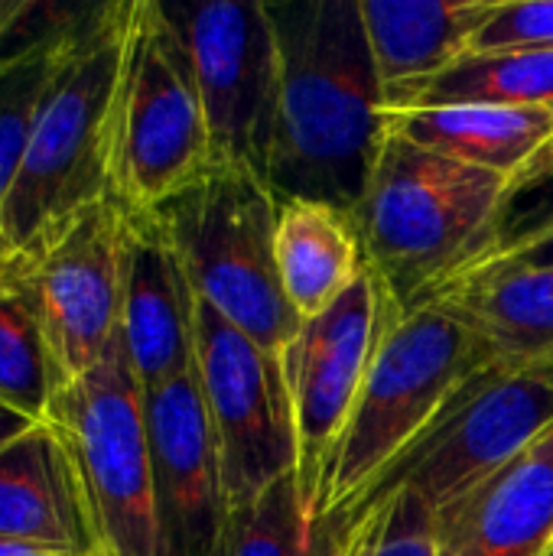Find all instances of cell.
Segmentation results:
<instances>
[{
    "label": "cell",
    "mask_w": 553,
    "mask_h": 556,
    "mask_svg": "<svg viewBox=\"0 0 553 556\" xmlns=\"http://www.w3.org/2000/svg\"><path fill=\"white\" fill-rule=\"evenodd\" d=\"M553 430L437 511V556H548Z\"/></svg>",
    "instance_id": "obj_15"
},
{
    "label": "cell",
    "mask_w": 553,
    "mask_h": 556,
    "mask_svg": "<svg viewBox=\"0 0 553 556\" xmlns=\"http://www.w3.org/2000/svg\"><path fill=\"white\" fill-rule=\"evenodd\" d=\"M342 538L303 505L297 476H284L251 502L231 505L215 556H339Z\"/></svg>",
    "instance_id": "obj_22"
},
{
    "label": "cell",
    "mask_w": 553,
    "mask_h": 556,
    "mask_svg": "<svg viewBox=\"0 0 553 556\" xmlns=\"http://www.w3.org/2000/svg\"><path fill=\"white\" fill-rule=\"evenodd\" d=\"M0 538L101 556L78 472L46 420L0 450Z\"/></svg>",
    "instance_id": "obj_17"
},
{
    "label": "cell",
    "mask_w": 553,
    "mask_h": 556,
    "mask_svg": "<svg viewBox=\"0 0 553 556\" xmlns=\"http://www.w3.org/2000/svg\"><path fill=\"white\" fill-rule=\"evenodd\" d=\"M46 424L78 472L101 556H166L143 388L121 336L88 375L55 394Z\"/></svg>",
    "instance_id": "obj_7"
},
{
    "label": "cell",
    "mask_w": 553,
    "mask_h": 556,
    "mask_svg": "<svg viewBox=\"0 0 553 556\" xmlns=\"http://www.w3.org/2000/svg\"><path fill=\"white\" fill-rule=\"evenodd\" d=\"M385 303L388 313L362 394L319 479L316 518L332 531L381 472L424 437L456 388L492 362L440 303L407 313L388 293Z\"/></svg>",
    "instance_id": "obj_4"
},
{
    "label": "cell",
    "mask_w": 553,
    "mask_h": 556,
    "mask_svg": "<svg viewBox=\"0 0 553 556\" xmlns=\"http://www.w3.org/2000/svg\"><path fill=\"white\" fill-rule=\"evenodd\" d=\"M548 556H553V547H551V554H548Z\"/></svg>",
    "instance_id": "obj_33"
},
{
    "label": "cell",
    "mask_w": 553,
    "mask_h": 556,
    "mask_svg": "<svg viewBox=\"0 0 553 556\" xmlns=\"http://www.w3.org/2000/svg\"><path fill=\"white\" fill-rule=\"evenodd\" d=\"M124 244L127 208L104 199L23 277L65 384L88 375L121 336Z\"/></svg>",
    "instance_id": "obj_12"
},
{
    "label": "cell",
    "mask_w": 553,
    "mask_h": 556,
    "mask_svg": "<svg viewBox=\"0 0 553 556\" xmlns=\"http://www.w3.org/2000/svg\"><path fill=\"white\" fill-rule=\"evenodd\" d=\"M143 407L163 554L215 556L228 502L196 368L143 391Z\"/></svg>",
    "instance_id": "obj_13"
},
{
    "label": "cell",
    "mask_w": 553,
    "mask_h": 556,
    "mask_svg": "<svg viewBox=\"0 0 553 556\" xmlns=\"http://www.w3.org/2000/svg\"><path fill=\"white\" fill-rule=\"evenodd\" d=\"M443 101H499L553 111V46L469 55L450 72H443L437 81H430L404 108Z\"/></svg>",
    "instance_id": "obj_24"
},
{
    "label": "cell",
    "mask_w": 553,
    "mask_h": 556,
    "mask_svg": "<svg viewBox=\"0 0 553 556\" xmlns=\"http://www.w3.org/2000/svg\"><path fill=\"white\" fill-rule=\"evenodd\" d=\"M65 378L46 342L36 300L23 280H0V404L46 420Z\"/></svg>",
    "instance_id": "obj_23"
},
{
    "label": "cell",
    "mask_w": 553,
    "mask_h": 556,
    "mask_svg": "<svg viewBox=\"0 0 553 556\" xmlns=\"http://www.w3.org/2000/svg\"><path fill=\"white\" fill-rule=\"evenodd\" d=\"M385 111L411 104L430 81L473 55L499 0H359Z\"/></svg>",
    "instance_id": "obj_16"
},
{
    "label": "cell",
    "mask_w": 553,
    "mask_h": 556,
    "mask_svg": "<svg viewBox=\"0 0 553 556\" xmlns=\"http://www.w3.org/2000/svg\"><path fill=\"white\" fill-rule=\"evenodd\" d=\"M528 46H553V0H499L473 46V55Z\"/></svg>",
    "instance_id": "obj_27"
},
{
    "label": "cell",
    "mask_w": 553,
    "mask_h": 556,
    "mask_svg": "<svg viewBox=\"0 0 553 556\" xmlns=\"http://www.w3.org/2000/svg\"><path fill=\"white\" fill-rule=\"evenodd\" d=\"M196 290L153 212H127L121 342L143 391L196 368Z\"/></svg>",
    "instance_id": "obj_14"
},
{
    "label": "cell",
    "mask_w": 553,
    "mask_h": 556,
    "mask_svg": "<svg viewBox=\"0 0 553 556\" xmlns=\"http://www.w3.org/2000/svg\"><path fill=\"white\" fill-rule=\"evenodd\" d=\"M339 556H349V551H345V544H342V551H339Z\"/></svg>",
    "instance_id": "obj_32"
},
{
    "label": "cell",
    "mask_w": 553,
    "mask_h": 556,
    "mask_svg": "<svg viewBox=\"0 0 553 556\" xmlns=\"http://www.w3.org/2000/svg\"><path fill=\"white\" fill-rule=\"evenodd\" d=\"M385 130L508 182L553 140L551 108L443 101L385 111Z\"/></svg>",
    "instance_id": "obj_18"
},
{
    "label": "cell",
    "mask_w": 553,
    "mask_h": 556,
    "mask_svg": "<svg viewBox=\"0 0 553 556\" xmlns=\"http://www.w3.org/2000/svg\"><path fill=\"white\" fill-rule=\"evenodd\" d=\"M492 264H508V267H531V270H553V231H548L544 238L492 261Z\"/></svg>",
    "instance_id": "obj_28"
},
{
    "label": "cell",
    "mask_w": 553,
    "mask_h": 556,
    "mask_svg": "<svg viewBox=\"0 0 553 556\" xmlns=\"http://www.w3.org/2000/svg\"><path fill=\"white\" fill-rule=\"evenodd\" d=\"M130 0L95 3L49 88L0 205V280H23L111 195L114 94Z\"/></svg>",
    "instance_id": "obj_2"
},
{
    "label": "cell",
    "mask_w": 553,
    "mask_h": 556,
    "mask_svg": "<svg viewBox=\"0 0 553 556\" xmlns=\"http://www.w3.org/2000/svg\"><path fill=\"white\" fill-rule=\"evenodd\" d=\"M385 313V290L365 264L339 303L313 319H300L280 355L297 440V485L313 518L323 469L362 394Z\"/></svg>",
    "instance_id": "obj_11"
},
{
    "label": "cell",
    "mask_w": 553,
    "mask_h": 556,
    "mask_svg": "<svg viewBox=\"0 0 553 556\" xmlns=\"http://www.w3.org/2000/svg\"><path fill=\"white\" fill-rule=\"evenodd\" d=\"M192 62L215 166L248 169L267 182L277 111V39L264 3H166Z\"/></svg>",
    "instance_id": "obj_9"
},
{
    "label": "cell",
    "mask_w": 553,
    "mask_h": 556,
    "mask_svg": "<svg viewBox=\"0 0 553 556\" xmlns=\"http://www.w3.org/2000/svg\"><path fill=\"white\" fill-rule=\"evenodd\" d=\"M433 303L453 313L492 362L553 355V270L486 264Z\"/></svg>",
    "instance_id": "obj_19"
},
{
    "label": "cell",
    "mask_w": 553,
    "mask_h": 556,
    "mask_svg": "<svg viewBox=\"0 0 553 556\" xmlns=\"http://www.w3.org/2000/svg\"><path fill=\"white\" fill-rule=\"evenodd\" d=\"M33 7L20 20L0 55V205L20 173L33 121L55 85L75 36L91 7H52L42 26H29Z\"/></svg>",
    "instance_id": "obj_21"
},
{
    "label": "cell",
    "mask_w": 553,
    "mask_h": 556,
    "mask_svg": "<svg viewBox=\"0 0 553 556\" xmlns=\"http://www.w3.org/2000/svg\"><path fill=\"white\" fill-rule=\"evenodd\" d=\"M264 10L277 39L267 189L355 218L385 143V91L362 3L264 0Z\"/></svg>",
    "instance_id": "obj_1"
},
{
    "label": "cell",
    "mask_w": 553,
    "mask_h": 556,
    "mask_svg": "<svg viewBox=\"0 0 553 556\" xmlns=\"http://www.w3.org/2000/svg\"><path fill=\"white\" fill-rule=\"evenodd\" d=\"M215 166L192 62L163 0H130L114 94L111 195L156 212Z\"/></svg>",
    "instance_id": "obj_5"
},
{
    "label": "cell",
    "mask_w": 553,
    "mask_h": 556,
    "mask_svg": "<svg viewBox=\"0 0 553 556\" xmlns=\"http://www.w3.org/2000/svg\"><path fill=\"white\" fill-rule=\"evenodd\" d=\"M196 378L222 459L225 502L241 505L297 476V440L280 358L209 303H196Z\"/></svg>",
    "instance_id": "obj_10"
},
{
    "label": "cell",
    "mask_w": 553,
    "mask_h": 556,
    "mask_svg": "<svg viewBox=\"0 0 553 556\" xmlns=\"http://www.w3.org/2000/svg\"><path fill=\"white\" fill-rule=\"evenodd\" d=\"M342 544L349 556H437V511L420 495L394 489L342 528Z\"/></svg>",
    "instance_id": "obj_25"
},
{
    "label": "cell",
    "mask_w": 553,
    "mask_h": 556,
    "mask_svg": "<svg viewBox=\"0 0 553 556\" xmlns=\"http://www.w3.org/2000/svg\"><path fill=\"white\" fill-rule=\"evenodd\" d=\"M553 430V355L535 362H489L473 371L424 437L398 456L336 528L394 489L420 495L433 511L508 466Z\"/></svg>",
    "instance_id": "obj_8"
},
{
    "label": "cell",
    "mask_w": 553,
    "mask_h": 556,
    "mask_svg": "<svg viewBox=\"0 0 553 556\" xmlns=\"http://www.w3.org/2000/svg\"><path fill=\"white\" fill-rule=\"evenodd\" d=\"M277 274L297 319L339 303L365 270L355 218L316 199H277Z\"/></svg>",
    "instance_id": "obj_20"
},
{
    "label": "cell",
    "mask_w": 553,
    "mask_h": 556,
    "mask_svg": "<svg viewBox=\"0 0 553 556\" xmlns=\"http://www.w3.org/2000/svg\"><path fill=\"white\" fill-rule=\"evenodd\" d=\"M153 215L176 244L196 296L280 358L300 319L280 290L277 199L267 182L248 169L212 166Z\"/></svg>",
    "instance_id": "obj_6"
},
{
    "label": "cell",
    "mask_w": 553,
    "mask_h": 556,
    "mask_svg": "<svg viewBox=\"0 0 553 556\" xmlns=\"http://www.w3.org/2000/svg\"><path fill=\"white\" fill-rule=\"evenodd\" d=\"M548 231H553V140L508 182L492 261L544 238Z\"/></svg>",
    "instance_id": "obj_26"
},
{
    "label": "cell",
    "mask_w": 553,
    "mask_h": 556,
    "mask_svg": "<svg viewBox=\"0 0 553 556\" xmlns=\"http://www.w3.org/2000/svg\"><path fill=\"white\" fill-rule=\"evenodd\" d=\"M29 10V0H0V55L10 42V36L16 33L20 20L26 16Z\"/></svg>",
    "instance_id": "obj_30"
},
{
    "label": "cell",
    "mask_w": 553,
    "mask_h": 556,
    "mask_svg": "<svg viewBox=\"0 0 553 556\" xmlns=\"http://www.w3.org/2000/svg\"><path fill=\"white\" fill-rule=\"evenodd\" d=\"M33 427H39V420H29L26 414L0 404V450H7L10 443H16L20 437H26Z\"/></svg>",
    "instance_id": "obj_29"
},
{
    "label": "cell",
    "mask_w": 553,
    "mask_h": 556,
    "mask_svg": "<svg viewBox=\"0 0 553 556\" xmlns=\"http://www.w3.org/2000/svg\"><path fill=\"white\" fill-rule=\"evenodd\" d=\"M0 556H68V554L49 551V547H39V544H26V541L0 538Z\"/></svg>",
    "instance_id": "obj_31"
},
{
    "label": "cell",
    "mask_w": 553,
    "mask_h": 556,
    "mask_svg": "<svg viewBox=\"0 0 553 556\" xmlns=\"http://www.w3.org/2000/svg\"><path fill=\"white\" fill-rule=\"evenodd\" d=\"M508 179L391 130L355 212L365 264L398 309L433 303L492 261Z\"/></svg>",
    "instance_id": "obj_3"
}]
</instances>
